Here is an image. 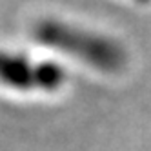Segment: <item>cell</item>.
Returning <instances> with one entry per match:
<instances>
[{"label":"cell","mask_w":151,"mask_h":151,"mask_svg":"<svg viewBox=\"0 0 151 151\" xmlns=\"http://www.w3.org/2000/svg\"><path fill=\"white\" fill-rule=\"evenodd\" d=\"M26 42L62 62L100 78H120L131 53L120 37L95 22L58 9H38L24 20Z\"/></svg>","instance_id":"1"},{"label":"cell","mask_w":151,"mask_h":151,"mask_svg":"<svg viewBox=\"0 0 151 151\" xmlns=\"http://www.w3.org/2000/svg\"><path fill=\"white\" fill-rule=\"evenodd\" d=\"M71 69L31 44H0V91L22 96H57L69 86Z\"/></svg>","instance_id":"2"},{"label":"cell","mask_w":151,"mask_h":151,"mask_svg":"<svg viewBox=\"0 0 151 151\" xmlns=\"http://www.w3.org/2000/svg\"><path fill=\"white\" fill-rule=\"evenodd\" d=\"M126 2H138V4H142V2H147V0H126Z\"/></svg>","instance_id":"3"}]
</instances>
